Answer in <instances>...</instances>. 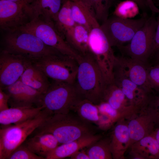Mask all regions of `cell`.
Here are the masks:
<instances>
[{
  "instance_id": "1",
  "label": "cell",
  "mask_w": 159,
  "mask_h": 159,
  "mask_svg": "<svg viewBox=\"0 0 159 159\" xmlns=\"http://www.w3.org/2000/svg\"><path fill=\"white\" fill-rule=\"evenodd\" d=\"M96 128L70 112L52 115L46 119L29 136L50 133L60 144L72 141L83 136L96 133Z\"/></svg>"
},
{
  "instance_id": "2",
  "label": "cell",
  "mask_w": 159,
  "mask_h": 159,
  "mask_svg": "<svg viewBox=\"0 0 159 159\" xmlns=\"http://www.w3.org/2000/svg\"><path fill=\"white\" fill-rule=\"evenodd\" d=\"M1 31V51L21 56L32 62L59 52L46 45L32 34L19 29Z\"/></svg>"
},
{
  "instance_id": "3",
  "label": "cell",
  "mask_w": 159,
  "mask_h": 159,
  "mask_svg": "<svg viewBox=\"0 0 159 159\" xmlns=\"http://www.w3.org/2000/svg\"><path fill=\"white\" fill-rule=\"evenodd\" d=\"M73 84L79 98L88 100L95 105L101 100L107 84L91 54L81 56Z\"/></svg>"
},
{
  "instance_id": "4",
  "label": "cell",
  "mask_w": 159,
  "mask_h": 159,
  "mask_svg": "<svg viewBox=\"0 0 159 159\" xmlns=\"http://www.w3.org/2000/svg\"><path fill=\"white\" fill-rule=\"evenodd\" d=\"M51 115L43 108L38 115L31 119L13 125L3 126L0 130V159H7L11 153Z\"/></svg>"
},
{
  "instance_id": "5",
  "label": "cell",
  "mask_w": 159,
  "mask_h": 159,
  "mask_svg": "<svg viewBox=\"0 0 159 159\" xmlns=\"http://www.w3.org/2000/svg\"><path fill=\"white\" fill-rule=\"evenodd\" d=\"M18 28L32 34L46 45L63 54L72 57L77 60L81 56L68 44L57 30L52 21L37 16Z\"/></svg>"
},
{
  "instance_id": "6",
  "label": "cell",
  "mask_w": 159,
  "mask_h": 159,
  "mask_svg": "<svg viewBox=\"0 0 159 159\" xmlns=\"http://www.w3.org/2000/svg\"><path fill=\"white\" fill-rule=\"evenodd\" d=\"M79 98L73 84L53 80L42 94L40 105L50 113L67 114Z\"/></svg>"
},
{
  "instance_id": "7",
  "label": "cell",
  "mask_w": 159,
  "mask_h": 159,
  "mask_svg": "<svg viewBox=\"0 0 159 159\" xmlns=\"http://www.w3.org/2000/svg\"><path fill=\"white\" fill-rule=\"evenodd\" d=\"M53 80L71 84L74 82L78 63L71 56L60 52L47 55L32 62Z\"/></svg>"
},
{
  "instance_id": "8",
  "label": "cell",
  "mask_w": 159,
  "mask_h": 159,
  "mask_svg": "<svg viewBox=\"0 0 159 159\" xmlns=\"http://www.w3.org/2000/svg\"><path fill=\"white\" fill-rule=\"evenodd\" d=\"M155 14L152 13L147 18L128 44L118 48L127 57L148 63L149 59L152 56L157 26Z\"/></svg>"
},
{
  "instance_id": "9",
  "label": "cell",
  "mask_w": 159,
  "mask_h": 159,
  "mask_svg": "<svg viewBox=\"0 0 159 159\" xmlns=\"http://www.w3.org/2000/svg\"><path fill=\"white\" fill-rule=\"evenodd\" d=\"M89 52L102 72L107 83L113 81V70L117 57L100 26L89 32Z\"/></svg>"
},
{
  "instance_id": "10",
  "label": "cell",
  "mask_w": 159,
  "mask_h": 159,
  "mask_svg": "<svg viewBox=\"0 0 159 159\" xmlns=\"http://www.w3.org/2000/svg\"><path fill=\"white\" fill-rule=\"evenodd\" d=\"M147 18L143 17L137 19H124L114 16L102 22L100 27L111 46L118 48L130 41Z\"/></svg>"
},
{
  "instance_id": "11",
  "label": "cell",
  "mask_w": 159,
  "mask_h": 159,
  "mask_svg": "<svg viewBox=\"0 0 159 159\" xmlns=\"http://www.w3.org/2000/svg\"><path fill=\"white\" fill-rule=\"evenodd\" d=\"M34 18L29 5L0 0V27L1 30L18 28Z\"/></svg>"
},
{
  "instance_id": "12",
  "label": "cell",
  "mask_w": 159,
  "mask_h": 159,
  "mask_svg": "<svg viewBox=\"0 0 159 159\" xmlns=\"http://www.w3.org/2000/svg\"><path fill=\"white\" fill-rule=\"evenodd\" d=\"M147 63L127 57H117L113 70L123 74L148 94L152 90L148 79Z\"/></svg>"
},
{
  "instance_id": "13",
  "label": "cell",
  "mask_w": 159,
  "mask_h": 159,
  "mask_svg": "<svg viewBox=\"0 0 159 159\" xmlns=\"http://www.w3.org/2000/svg\"><path fill=\"white\" fill-rule=\"evenodd\" d=\"M29 61L21 56L1 50L0 88L3 89L19 79Z\"/></svg>"
},
{
  "instance_id": "14",
  "label": "cell",
  "mask_w": 159,
  "mask_h": 159,
  "mask_svg": "<svg viewBox=\"0 0 159 159\" xmlns=\"http://www.w3.org/2000/svg\"><path fill=\"white\" fill-rule=\"evenodd\" d=\"M2 90L9 96V104L11 107L40 106L42 94L25 84L20 79Z\"/></svg>"
},
{
  "instance_id": "15",
  "label": "cell",
  "mask_w": 159,
  "mask_h": 159,
  "mask_svg": "<svg viewBox=\"0 0 159 159\" xmlns=\"http://www.w3.org/2000/svg\"><path fill=\"white\" fill-rule=\"evenodd\" d=\"M138 113L130 118L127 122L130 138L129 148L134 143L151 134L156 120L154 113L147 105Z\"/></svg>"
},
{
  "instance_id": "16",
  "label": "cell",
  "mask_w": 159,
  "mask_h": 159,
  "mask_svg": "<svg viewBox=\"0 0 159 159\" xmlns=\"http://www.w3.org/2000/svg\"><path fill=\"white\" fill-rule=\"evenodd\" d=\"M113 82L122 90L132 106L140 109L147 101L148 94L121 72L113 70Z\"/></svg>"
},
{
  "instance_id": "17",
  "label": "cell",
  "mask_w": 159,
  "mask_h": 159,
  "mask_svg": "<svg viewBox=\"0 0 159 159\" xmlns=\"http://www.w3.org/2000/svg\"><path fill=\"white\" fill-rule=\"evenodd\" d=\"M102 101L107 102L115 109L132 117L138 111V108L130 104L121 89L113 82L107 84Z\"/></svg>"
},
{
  "instance_id": "18",
  "label": "cell",
  "mask_w": 159,
  "mask_h": 159,
  "mask_svg": "<svg viewBox=\"0 0 159 159\" xmlns=\"http://www.w3.org/2000/svg\"><path fill=\"white\" fill-rule=\"evenodd\" d=\"M125 119L116 122L110 138V148L113 159H125V154L129 147L130 138Z\"/></svg>"
},
{
  "instance_id": "19",
  "label": "cell",
  "mask_w": 159,
  "mask_h": 159,
  "mask_svg": "<svg viewBox=\"0 0 159 159\" xmlns=\"http://www.w3.org/2000/svg\"><path fill=\"white\" fill-rule=\"evenodd\" d=\"M102 138L98 134L87 135L58 146L46 159H61L70 157L76 152L87 148Z\"/></svg>"
},
{
  "instance_id": "20",
  "label": "cell",
  "mask_w": 159,
  "mask_h": 159,
  "mask_svg": "<svg viewBox=\"0 0 159 159\" xmlns=\"http://www.w3.org/2000/svg\"><path fill=\"white\" fill-rule=\"evenodd\" d=\"M44 108L43 106L11 107L0 111V123L2 126L18 124L38 115Z\"/></svg>"
},
{
  "instance_id": "21",
  "label": "cell",
  "mask_w": 159,
  "mask_h": 159,
  "mask_svg": "<svg viewBox=\"0 0 159 159\" xmlns=\"http://www.w3.org/2000/svg\"><path fill=\"white\" fill-rule=\"evenodd\" d=\"M23 143L33 153L44 159L60 144L54 135L48 133L30 136Z\"/></svg>"
},
{
  "instance_id": "22",
  "label": "cell",
  "mask_w": 159,
  "mask_h": 159,
  "mask_svg": "<svg viewBox=\"0 0 159 159\" xmlns=\"http://www.w3.org/2000/svg\"><path fill=\"white\" fill-rule=\"evenodd\" d=\"M129 148L132 159H147L159 157V143L153 133L134 143Z\"/></svg>"
},
{
  "instance_id": "23",
  "label": "cell",
  "mask_w": 159,
  "mask_h": 159,
  "mask_svg": "<svg viewBox=\"0 0 159 159\" xmlns=\"http://www.w3.org/2000/svg\"><path fill=\"white\" fill-rule=\"evenodd\" d=\"M48 78L42 70L29 61L19 79L25 84L43 94L50 84Z\"/></svg>"
},
{
  "instance_id": "24",
  "label": "cell",
  "mask_w": 159,
  "mask_h": 159,
  "mask_svg": "<svg viewBox=\"0 0 159 159\" xmlns=\"http://www.w3.org/2000/svg\"><path fill=\"white\" fill-rule=\"evenodd\" d=\"M89 32L84 26L77 24L68 31L64 38L70 46L80 56L89 52L88 43Z\"/></svg>"
},
{
  "instance_id": "25",
  "label": "cell",
  "mask_w": 159,
  "mask_h": 159,
  "mask_svg": "<svg viewBox=\"0 0 159 159\" xmlns=\"http://www.w3.org/2000/svg\"><path fill=\"white\" fill-rule=\"evenodd\" d=\"M71 11L75 23L84 26L89 32L100 26L91 8L82 1H72Z\"/></svg>"
},
{
  "instance_id": "26",
  "label": "cell",
  "mask_w": 159,
  "mask_h": 159,
  "mask_svg": "<svg viewBox=\"0 0 159 159\" xmlns=\"http://www.w3.org/2000/svg\"><path fill=\"white\" fill-rule=\"evenodd\" d=\"M62 3V0H33L30 6L34 17L40 16L54 22Z\"/></svg>"
},
{
  "instance_id": "27",
  "label": "cell",
  "mask_w": 159,
  "mask_h": 159,
  "mask_svg": "<svg viewBox=\"0 0 159 159\" xmlns=\"http://www.w3.org/2000/svg\"><path fill=\"white\" fill-rule=\"evenodd\" d=\"M84 121L97 126L100 118V113L97 105L90 100L78 98L73 106L71 110Z\"/></svg>"
},
{
  "instance_id": "28",
  "label": "cell",
  "mask_w": 159,
  "mask_h": 159,
  "mask_svg": "<svg viewBox=\"0 0 159 159\" xmlns=\"http://www.w3.org/2000/svg\"><path fill=\"white\" fill-rule=\"evenodd\" d=\"M63 1L54 23L57 30L64 38L65 33L73 27L76 23L72 15V1L63 0Z\"/></svg>"
},
{
  "instance_id": "29",
  "label": "cell",
  "mask_w": 159,
  "mask_h": 159,
  "mask_svg": "<svg viewBox=\"0 0 159 159\" xmlns=\"http://www.w3.org/2000/svg\"><path fill=\"white\" fill-rule=\"evenodd\" d=\"M110 140L109 138H102L87 147L85 152L90 159H113Z\"/></svg>"
},
{
  "instance_id": "30",
  "label": "cell",
  "mask_w": 159,
  "mask_h": 159,
  "mask_svg": "<svg viewBox=\"0 0 159 159\" xmlns=\"http://www.w3.org/2000/svg\"><path fill=\"white\" fill-rule=\"evenodd\" d=\"M113 0H85L84 2L90 6L97 20L102 23L108 18L110 8Z\"/></svg>"
},
{
  "instance_id": "31",
  "label": "cell",
  "mask_w": 159,
  "mask_h": 159,
  "mask_svg": "<svg viewBox=\"0 0 159 159\" xmlns=\"http://www.w3.org/2000/svg\"><path fill=\"white\" fill-rule=\"evenodd\" d=\"M138 5L132 0H126L120 2L114 11V16L124 19L133 18L139 13Z\"/></svg>"
},
{
  "instance_id": "32",
  "label": "cell",
  "mask_w": 159,
  "mask_h": 159,
  "mask_svg": "<svg viewBox=\"0 0 159 159\" xmlns=\"http://www.w3.org/2000/svg\"><path fill=\"white\" fill-rule=\"evenodd\" d=\"M99 112L108 117L114 123L123 119H129L132 116L113 108L107 102L102 101L96 105Z\"/></svg>"
},
{
  "instance_id": "33",
  "label": "cell",
  "mask_w": 159,
  "mask_h": 159,
  "mask_svg": "<svg viewBox=\"0 0 159 159\" xmlns=\"http://www.w3.org/2000/svg\"><path fill=\"white\" fill-rule=\"evenodd\" d=\"M7 159H44L33 153L23 143L11 153Z\"/></svg>"
},
{
  "instance_id": "34",
  "label": "cell",
  "mask_w": 159,
  "mask_h": 159,
  "mask_svg": "<svg viewBox=\"0 0 159 159\" xmlns=\"http://www.w3.org/2000/svg\"><path fill=\"white\" fill-rule=\"evenodd\" d=\"M148 82L152 89L159 92V63L153 66L148 64L147 70Z\"/></svg>"
},
{
  "instance_id": "35",
  "label": "cell",
  "mask_w": 159,
  "mask_h": 159,
  "mask_svg": "<svg viewBox=\"0 0 159 159\" xmlns=\"http://www.w3.org/2000/svg\"><path fill=\"white\" fill-rule=\"evenodd\" d=\"M114 124L108 117L100 113V120L97 125L98 128L102 130H107L110 128Z\"/></svg>"
},
{
  "instance_id": "36",
  "label": "cell",
  "mask_w": 159,
  "mask_h": 159,
  "mask_svg": "<svg viewBox=\"0 0 159 159\" xmlns=\"http://www.w3.org/2000/svg\"><path fill=\"white\" fill-rule=\"evenodd\" d=\"M9 97L8 94L0 88V111L9 108Z\"/></svg>"
},
{
  "instance_id": "37",
  "label": "cell",
  "mask_w": 159,
  "mask_h": 159,
  "mask_svg": "<svg viewBox=\"0 0 159 159\" xmlns=\"http://www.w3.org/2000/svg\"><path fill=\"white\" fill-rule=\"evenodd\" d=\"M157 19V26L155 32L152 56L159 49V12Z\"/></svg>"
},
{
  "instance_id": "38",
  "label": "cell",
  "mask_w": 159,
  "mask_h": 159,
  "mask_svg": "<svg viewBox=\"0 0 159 159\" xmlns=\"http://www.w3.org/2000/svg\"><path fill=\"white\" fill-rule=\"evenodd\" d=\"M70 158L71 159H90L85 151L80 150L73 153Z\"/></svg>"
},
{
  "instance_id": "39",
  "label": "cell",
  "mask_w": 159,
  "mask_h": 159,
  "mask_svg": "<svg viewBox=\"0 0 159 159\" xmlns=\"http://www.w3.org/2000/svg\"><path fill=\"white\" fill-rule=\"evenodd\" d=\"M145 0L148 5L149 9L151 11L152 13L156 14L159 13V9L155 6L153 0Z\"/></svg>"
},
{
  "instance_id": "40",
  "label": "cell",
  "mask_w": 159,
  "mask_h": 159,
  "mask_svg": "<svg viewBox=\"0 0 159 159\" xmlns=\"http://www.w3.org/2000/svg\"><path fill=\"white\" fill-rule=\"evenodd\" d=\"M135 2L138 5L139 8L142 10L149 8L148 5L145 0H132Z\"/></svg>"
},
{
  "instance_id": "41",
  "label": "cell",
  "mask_w": 159,
  "mask_h": 159,
  "mask_svg": "<svg viewBox=\"0 0 159 159\" xmlns=\"http://www.w3.org/2000/svg\"><path fill=\"white\" fill-rule=\"evenodd\" d=\"M14 2L23 4L30 5L33 2V0H7Z\"/></svg>"
},
{
  "instance_id": "42",
  "label": "cell",
  "mask_w": 159,
  "mask_h": 159,
  "mask_svg": "<svg viewBox=\"0 0 159 159\" xmlns=\"http://www.w3.org/2000/svg\"><path fill=\"white\" fill-rule=\"evenodd\" d=\"M155 138L159 143V128L157 130L155 134H153Z\"/></svg>"
},
{
  "instance_id": "43",
  "label": "cell",
  "mask_w": 159,
  "mask_h": 159,
  "mask_svg": "<svg viewBox=\"0 0 159 159\" xmlns=\"http://www.w3.org/2000/svg\"><path fill=\"white\" fill-rule=\"evenodd\" d=\"M154 55L155 56L156 62L159 63V49L155 53Z\"/></svg>"
},
{
  "instance_id": "44",
  "label": "cell",
  "mask_w": 159,
  "mask_h": 159,
  "mask_svg": "<svg viewBox=\"0 0 159 159\" xmlns=\"http://www.w3.org/2000/svg\"><path fill=\"white\" fill-rule=\"evenodd\" d=\"M156 104H157V105L159 107V99L157 101Z\"/></svg>"
},
{
  "instance_id": "45",
  "label": "cell",
  "mask_w": 159,
  "mask_h": 159,
  "mask_svg": "<svg viewBox=\"0 0 159 159\" xmlns=\"http://www.w3.org/2000/svg\"><path fill=\"white\" fill-rule=\"evenodd\" d=\"M71 0L72 1H78V0H81L82 1H84L85 0Z\"/></svg>"
},
{
  "instance_id": "46",
  "label": "cell",
  "mask_w": 159,
  "mask_h": 159,
  "mask_svg": "<svg viewBox=\"0 0 159 159\" xmlns=\"http://www.w3.org/2000/svg\"><path fill=\"white\" fill-rule=\"evenodd\" d=\"M159 2V0H157Z\"/></svg>"
},
{
  "instance_id": "47",
  "label": "cell",
  "mask_w": 159,
  "mask_h": 159,
  "mask_svg": "<svg viewBox=\"0 0 159 159\" xmlns=\"http://www.w3.org/2000/svg\"></svg>"
}]
</instances>
